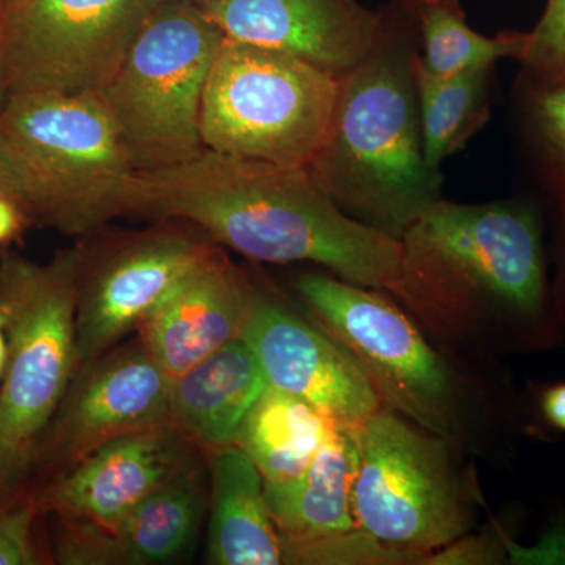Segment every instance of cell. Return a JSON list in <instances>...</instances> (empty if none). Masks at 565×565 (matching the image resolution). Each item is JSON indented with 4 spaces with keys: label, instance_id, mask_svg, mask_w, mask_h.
Listing matches in <instances>:
<instances>
[{
    "label": "cell",
    "instance_id": "6da1fadb",
    "mask_svg": "<svg viewBox=\"0 0 565 565\" xmlns=\"http://www.w3.org/2000/svg\"><path fill=\"white\" fill-rule=\"evenodd\" d=\"M125 214L185 223L255 262L319 264L341 280L399 294L401 241L345 214L307 167L206 150L134 173Z\"/></svg>",
    "mask_w": 565,
    "mask_h": 565
},
{
    "label": "cell",
    "instance_id": "7a4b0ae2",
    "mask_svg": "<svg viewBox=\"0 0 565 565\" xmlns=\"http://www.w3.org/2000/svg\"><path fill=\"white\" fill-rule=\"evenodd\" d=\"M401 245L397 296L424 315L448 323L489 316L527 348L552 343L559 333L544 223L534 203L440 199L412 223Z\"/></svg>",
    "mask_w": 565,
    "mask_h": 565
},
{
    "label": "cell",
    "instance_id": "3957f363",
    "mask_svg": "<svg viewBox=\"0 0 565 565\" xmlns=\"http://www.w3.org/2000/svg\"><path fill=\"white\" fill-rule=\"evenodd\" d=\"M392 22L379 46L340 77L337 103L310 172L355 221L401 241L441 199L424 159L412 52Z\"/></svg>",
    "mask_w": 565,
    "mask_h": 565
},
{
    "label": "cell",
    "instance_id": "277c9868",
    "mask_svg": "<svg viewBox=\"0 0 565 565\" xmlns=\"http://www.w3.org/2000/svg\"><path fill=\"white\" fill-rule=\"evenodd\" d=\"M223 36L200 3L169 0L99 93L136 172L180 166L206 151L203 93Z\"/></svg>",
    "mask_w": 565,
    "mask_h": 565
},
{
    "label": "cell",
    "instance_id": "5b68a950",
    "mask_svg": "<svg viewBox=\"0 0 565 565\" xmlns=\"http://www.w3.org/2000/svg\"><path fill=\"white\" fill-rule=\"evenodd\" d=\"M340 77L223 36L203 93L206 150L232 158L310 167L337 103Z\"/></svg>",
    "mask_w": 565,
    "mask_h": 565
},
{
    "label": "cell",
    "instance_id": "8992f818",
    "mask_svg": "<svg viewBox=\"0 0 565 565\" xmlns=\"http://www.w3.org/2000/svg\"><path fill=\"white\" fill-rule=\"evenodd\" d=\"M348 430L362 533L404 559H424L468 533L470 501L446 438L385 407Z\"/></svg>",
    "mask_w": 565,
    "mask_h": 565
},
{
    "label": "cell",
    "instance_id": "52a82bcc",
    "mask_svg": "<svg viewBox=\"0 0 565 565\" xmlns=\"http://www.w3.org/2000/svg\"><path fill=\"white\" fill-rule=\"evenodd\" d=\"M0 134L40 182L43 226L87 234L122 215V192L136 170L102 96L10 95Z\"/></svg>",
    "mask_w": 565,
    "mask_h": 565
},
{
    "label": "cell",
    "instance_id": "ba28073f",
    "mask_svg": "<svg viewBox=\"0 0 565 565\" xmlns=\"http://www.w3.org/2000/svg\"><path fill=\"white\" fill-rule=\"evenodd\" d=\"M82 245L50 263L0 255L7 363L0 382V444L32 451L77 371V294Z\"/></svg>",
    "mask_w": 565,
    "mask_h": 565
},
{
    "label": "cell",
    "instance_id": "9c48e42d",
    "mask_svg": "<svg viewBox=\"0 0 565 565\" xmlns=\"http://www.w3.org/2000/svg\"><path fill=\"white\" fill-rule=\"evenodd\" d=\"M169 0H17L0 7V77L10 95H99Z\"/></svg>",
    "mask_w": 565,
    "mask_h": 565
},
{
    "label": "cell",
    "instance_id": "30bf717a",
    "mask_svg": "<svg viewBox=\"0 0 565 565\" xmlns=\"http://www.w3.org/2000/svg\"><path fill=\"white\" fill-rule=\"evenodd\" d=\"M297 291L323 329L362 364L385 408L451 441L457 426L455 375L404 311L341 278L302 275Z\"/></svg>",
    "mask_w": 565,
    "mask_h": 565
},
{
    "label": "cell",
    "instance_id": "8fae6325",
    "mask_svg": "<svg viewBox=\"0 0 565 565\" xmlns=\"http://www.w3.org/2000/svg\"><path fill=\"white\" fill-rule=\"evenodd\" d=\"M170 381L140 333L81 364L33 444V484L62 473L111 438L172 424Z\"/></svg>",
    "mask_w": 565,
    "mask_h": 565
},
{
    "label": "cell",
    "instance_id": "7c38bea8",
    "mask_svg": "<svg viewBox=\"0 0 565 565\" xmlns=\"http://www.w3.org/2000/svg\"><path fill=\"white\" fill-rule=\"evenodd\" d=\"M214 248L204 234L174 225L128 233L92 252L82 247L77 364L98 359L139 329Z\"/></svg>",
    "mask_w": 565,
    "mask_h": 565
},
{
    "label": "cell",
    "instance_id": "4fadbf2b",
    "mask_svg": "<svg viewBox=\"0 0 565 565\" xmlns=\"http://www.w3.org/2000/svg\"><path fill=\"white\" fill-rule=\"evenodd\" d=\"M241 338L262 364L267 385L310 404L341 429L384 408L362 364L341 341L259 291Z\"/></svg>",
    "mask_w": 565,
    "mask_h": 565
},
{
    "label": "cell",
    "instance_id": "5bb4252c",
    "mask_svg": "<svg viewBox=\"0 0 565 565\" xmlns=\"http://www.w3.org/2000/svg\"><path fill=\"white\" fill-rule=\"evenodd\" d=\"M200 7L226 39L292 55L337 77L359 66L393 22L359 0H206Z\"/></svg>",
    "mask_w": 565,
    "mask_h": 565
},
{
    "label": "cell",
    "instance_id": "9a60e30c",
    "mask_svg": "<svg viewBox=\"0 0 565 565\" xmlns=\"http://www.w3.org/2000/svg\"><path fill=\"white\" fill-rule=\"evenodd\" d=\"M185 440L173 424L111 438L62 473L32 484L41 512L115 531L143 498L188 467Z\"/></svg>",
    "mask_w": 565,
    "mask_h": 565
},
{
    "label": "cell",
    "instance_id": "2e32d148",
    "mask_svg": "<svg viewBox=\"0 0 565 565\" xmlns=\"http://www.w3.org/2000/svg\"><path fill=\"white\" fill-rule=\"evenodd\" d=\"M256 289L221 248L193 266L139 327L170 379L243 332Z\"/></svg>",
    "mask_w": 565,
    "mask_h": 565
},
{
    "label": "cell",
    "instance_id": "e0dca14e",
    "mask_svg": "<svg viewBox=\"0 0 565 565\" xmlns=\"http://www.w3.org/2000/svg\"><path fill=\"white\" fill-rule=\"evenodd\" d=\"M266 388L262 364L239 337L170 381V419L195 444L234 445Z\"/></svg>",
    "mask_w": 565,
    "mask_h": 565
},
{
    "label": "cell",
    "instance_id": "ac0fdd59",
    "mask_svg": "<svg viewBox=\"0 0 565 565\" xmlns=\"http://www.w3.org/2000/svg\"><path fill=\"white\" fill-rule=\"evenodd\" d=\"M355 449L348 429H337L296 478L264 481V494L289 552L362 533L352 508Z\"/></svg>",
    "mask_w": 565,
    "mask_h": 565
},
{
    "label": "cell",
    "instance_id": "d6986e66",
    "mask_svg": "<svg viewBox=\"0 0 565 565\" xmlns=\"http://www.w3.org/2000/svg\"><path fill=\"white\" fill-rule=\"evenodd\" d=\"M207 553L215 565L286 564L264 478L236 445L214 449L212 457Z\"/></svg>",
    "mask_w": 565,
    "mask_h": 565
},
{
    "label": "cell",
    "instance_id": "ffe728a7",
    "mask_svg": "<svg viewBox=\"0 0 565 565\" xmlns=\"http://www.w3.org/2000/svg\"><path fill=\"white\" fill-rule=\"evenodd\" d=\"M337 429L341 427L310 404L267 385L234 445L258 468L264 481L282 482L302 473Z\"/></svg>",
    "mask_w": 565,
    "mask_h": 565
},
{
    "label": "cell",
    "instance_id": "44dd1931",
    "mask_svg": "<svg viewBox=\"0 0 565 565\" xmlns=\"http://www.w3.org/2000/svg\"><path fill=\"white\" fill-rule=\"evenodd\" d=\"M203 509L202 479L188 465L143 498L115 530L122 564H166L184 555L199 534Z\"/></svg>",
    "mask_w": 565,
    "mask_h": 565
},
{
    "label": "cell",
    "instance_id": "7402d4cb",
    "mask_svg": "<svg viewBox=\"0 0 565 565\" xmlns=\"http://www.w3.org/2000/svg\"><path fill=\"white\" fill-rule=\"evenodd\" d=\"M493 68L437 77L412 52L424 159L440 173L441 163L462 150L467 141L490 120L489 77Z\"/></svg>",
    "mask_w": 565,
    "mask_h": 565
},
{
    "label": "cell",
    "instance_id": "603a6c76",
    "mask_svg": "<svg viewBox=\"0 0 565 565\" xmlns=\"http://www.w3.org/2000/svg\"><path fill=\"white\" fill-rule=\"evenodd\" d=\"M422 35L423 65L437 77L493 68L503 58L522 61L527 32L504 31L484 36L468 25L459 0H401Z\"/></svg>",
    "mask_w": 565,
    "mask_h": 565
},
{
    "label": "cell",
    "instance_id": "cb8c5ba5",
    "mask_svg": "<svg viewBox=\"0 0 565 565\" xmlns=\"http://www.w3.org/2000/svg\"><path fill=\"white\" fill-rule=\"evenodd\" d=\"M525 128L539 169L553 193H565V82L544 84L525 74Z\"/></svg>",
    "mask_w": 565,
    "mask_h": 565
},
{
    "label": "cell",
    "instance_id": "d4e9b609",
    "mask_svg": "<svg viewBox=\"0 0 565 565\" xmlns=\"http://www.w3.org/2000/svg\"><path fill=\"white\" fill-rule=\"evenodd\" d=\"M52 557L68 565L122 564L117 534L109 527L77 516L57 515Z\"/></svg>",
    "mask_w": 565,
    "mask_h": 565
},
{
    "label": "cell",
    "instance_id": "484cf974",
    "mask_svg": "<svg viewBox=\"0 0 565 565\" xmlns=\"http://www.w3.org/2000/svg\"><path fill=\"white\" fill-rule=\"evenodd\" d=\"M525 74L544 84L565 82V0H548L541 20L527 32Z\"/></svg>",
    "mask_w": 565,
    "mask_h": 565
},
{
    "label": "cell",
    "instance_id": "4316f807",
    "mask_svg": "<svg viewBox=\"0 0 565 565\" xmlns=\"http://www.w3.org/2000/svg\"><path fill=\"white\" fill-rule=\"evenodd\" d=\"M41 514L32 482L0 508V565L47 563L36 541L35 526Z\"/></svg>",
    "mask_w": 565,
    "mask_h": 565
},
{
    "label": "cell",
    "instance_id": "83f0119b",
    "mask_svg": "<svg viewBox=\"0 0 565 565\" xmlns=\"http://www.w3.org/2000/svg\"><path fill=\"white\" fill-rule=\"evenodd\" d=\"M0 195L24 207L33 225H44L46 202L31 167L0 134Z\"/></svg>",
    "mask_w": 565,
    "mask_h": 565
},
{
    "label": "cell",
    "instance_id": "f1b7e54d",
    "mask_svg": "<svg viewBox=\"0 0 565 565\" xmlns=\"http://www.w3.org/2000/svg\"><path fill=\"white\" fill-rule=\"evenodd\" d=\"M508 556L514 564L565 565V514L533 546L509 542Z\"/></svg>",
    "mask_w": 565,
    "mask_h": 565
},
{
    "label": "cell",
    "instance_id": "f546056e",
    "mask_svg": "<svg viewBox=\"0 0 565 565\" xmlns=\"http://www.w3.org/2000/svg\"><path fill=\"white\" fill-rule=\"evenodd\" d=\"M504 545L484 541V539H465L452 542L437 552L424 557L429 564H500L503 563Z\"/></svg>",
    "mask_w": 565,
    "mask_h": 565
},
{
    "label": "cell",
    "instance_id": "4dcf8cb0",
    "mask_svg": "<svg viewBox=\"0 0 565 565\" xmlns=\"http://www.w3.org/2000/svg\"><path fill=\"white\" fill-rule=\"evenodd\" d=\"M32 482V451L0 444V508Z\"/></svg>",
    "mask_w": 565,
    "mask_h": 565
},
{
    "label": "cell",
    "instance_id": "1f68e13d",
    "mask_svg": "<svg viewBox=\"0 0 565 565\" xmlns=\"http://www.w3.org/2000/svg\"><path fill=\"white\" fill-rule=\"evenodd\" d=\"M33 223L20 203L0 195V245L13 243Z\"/></svg>",
    "mask_w": 565,
    "mask_h": 565
},
{
    "label": "cell",
    "instance_id": "d6a6232c",
    "mask_svg": "<svg viewBox=\"0 0 565 565\" xmlns=\"http://www.w3.org/2000/svg\"><path fill=\"white\" fill-rule=\"evenodd\" d=\"M541 411L546 422L565 433V382L544 390L541 396Z\"/></svg>",
    "mask_w": 565,
    "mask_h": 565
},
{
    "label": "cell",
    "instance_id": "836d02e7",
    "mask_svg": "<svg viewBox=\"0 0 565 565\" xmlns=\"http://www.w3.org/2000/svg\"><path fill=\"white\" fill-rule=\"evenodd\" d=\"M555 196L557 204V215H559L561 243H563V289L565 300V193H556Z\"/></svg>",
    "mask_w": 565,
    "mask_h": 565
},
{
    "label": "cell",
    "instance_id": "e575fe53",
    "mask_svg": "<svg viewBox=\"0 0 565 565\" xmlns=\"http://www.w3.org/2000/svg\"><path fill=\"white\" fill-rule=\"evenodd\" d=\"M7 363V340H6V311L0 305V382H2L3 371Z\"/></svg>",
    "mask_w": 565,
    "mask_h": 565
},
{
    "label": "cell",
    "instance_id": "d590c367",
    "mask_svg": "<svg viewBox=\"0 0 565 565\" xmlns=\"http://www.w3.org/2000/svg\"><path fill=\"white\" fill-rule=\"evenodd\" d=\"M7 102H9V92H7L6 85H3L2 77H0V111L6 107Z\"/></svg>",
    "mask_w": 565,
    "mask_h": 565
},
{
    "label": "cell",
    "instance_id": "8d00e7d4",
    "mask_svg": "<svg viewBox=\"0 0 565 565\" xmlns=\"http://www.w3.org/2000/svg\"><path fill=\"white\" fill-rule=\"evenodd\" d=\"M17 2V0H0V7L7 6V3Z\"/></svg>",
    "mask_w": 565,
    "mask_h": 565
},
{
    "label": "cell",
    "instance_id": "74e56055",
    "mask_svg": "<svg viewBox=\"0 0 565 565\" xmlns=\"http://www.w3.org/2000/svg\"><path fill=\"white\" fill-rule=\"evenodd\" d=\"M192 2L202 3V2H206V0H192Z\"/></svg>",
    "mask_w": 565,
    "mask_h": 565
}]
</instances>
